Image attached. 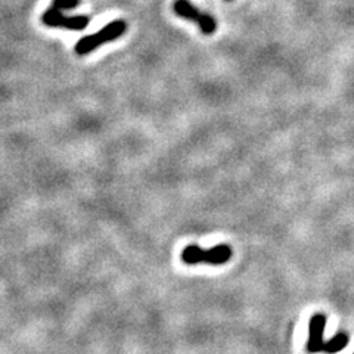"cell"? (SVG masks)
Wrapping results in <instances>:
<instances>
[{"mask_svg": "<svg viewBox=\"0 0 354 354\" xmlns=\"http://www.w3.org/2000/svg\"><path fill=\"white\" fill-rule=\"evenodd\" d=\"M232 251L230 245L227 243H218V245L209 248V250H203L198 245H187L182 251V260L185 264H199V263H205V264H212V266H220L225 264L232 259Z\"/></svg>", "mask_w": 354, "mask_h": 354, "instance_id": "cell-1", "label": "cell"}, {"mask_svg": "<svg viewBox=\"0 0 354 354\" xmlns=\"http://www.w3.org/2000/svg\"><path fill=\"white\" fill-rule=\"evenodd\" d=\"M126 30H127V24L123 19H115L113 22H109L106 27H104L101 31H97L96 35H91L80 39L79 43L75 44V53L82 55V57L83 55L91 53L101 46V44L117 40L118 37L124 35Z\"/></svg>", "mask_w": 354, "mask_h": 354, "instance_id": "cell-2", "label": "cell"}, {"mask_svg": "<svg viewBox=\"0 0 354 354\" xmlns=\"http://www.w3.org/2000/svg\"><path fill=\"white\" fill-rule=\"evenodd\" d=\"M173 9L177 17L196 22L199 30H201L207 36L213 35V32L217 30L216 18L203 12V10H199L196 6H194L189 2V0H174Z\"/></svg>", "mask_w": 354, "mask_h": 354, "instance_id": "cell-3", "label": "cell"}, {"mask_svg": "<svg viewBox=\"0 0 354 354\" xmlns=\"http://www.w3.org/2000/svg\"><path fill=\"white\" fill-rule=\"evenodd\" d=\"M43 24H46L48 27H58V28H66V30H74V31H80L84 30L88 24V18L84 15H75V17H65L62 14V10L57 8H50L46 12H43L41 15Z\"/></svg>", "mask_w": 354, "mask_h": 354, "instance_id": "cell-4", "label": "cell"}, {"mask_svg": "<svg viewBox=\"0 0 354 354\" xmlns=\"http://www.w3.org/2000/svg\"><path fill=\"white\" fill-rule=\"evenodd\" d=\"M326 325V316L322 313H316L312 316L308 322V339H307V351L310 354H316L324 351V332Z\"/></svg>", "mask_w": 354, "mask_h": 354, "instance_id": "cell-5", "label": "cell"}, {"mask_svg": "<svg viewBox=\"0 0 354 354\" xmlns=\"http://www.w3.org/2000/svg\"><path fill=\"white\" fill-rule=\"evenodd\" d=\"M348 335L344 334V332H339V334L332 337L329 341H325L324 346V353L326 354H337L339 351L344 350L348 346Z\"/></svg>", "mask_w": 354, "mask_h": 354, "instance_id": "cell-6", "label": "cell"}, {"mask_svg": "<svg viewBox=\"0 0 354 354\" xmlns=\"http://www.w3.org/2000/svg\"><path fill=\"white\" fill-rule=\"evenodd\" d=\"M79 5H80V0H53V2H52V6L59 9V10L74 9Z\"/></svg>", "mask_w": 354, "mask_h": 354, "instance_id": "cell-7", "label": "cell"}, {"mask_svg": "<svg viewBox=\"0 0 354 354\" xmlns=\"http://www.w3.org/2000/svg\"><path fill=\"white\" fill-rule=\"evenodd\" d=\"M227 2H230V0H227Z\"/></svg>", "mask_w": 354, "mask_h": 354, "instance_id": "cell-8", "label": "cell"}]
</instances>
